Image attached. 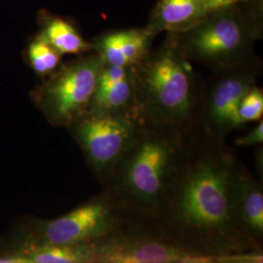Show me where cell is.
<instances>
[{"label":"cell","mask_w":263,"mask_h":263,"mask_svg":"<svg viewBox=\"0 0 263 263\" xmlns=\"http://www.w3.org/2000/svg\"><path fill=\"white\" fill-rule=\"evenodd\" d=\"M204 1L211 11L220 9L226 6H229L235 2H238L236 0H204Z\"/></svg>","instance_id":"obj_19"},{"label":"cell","mask_w":263,"mask_h":263,"mask_svg":"<svg viewBox=\"0 0 263 263\" xmlns=\"http://www.w3.org/2000/svg\"><path fill=\"white\" fill-rule=\"evenodd\" d=\"M245 167L226 140L195 127L159 207L145 219L175 244L213 263L262 251L236 226L234 201Z\"/></svg>","instance_id":"obj_1"},{"label":"cell","mask_w":263,"mask_h":263,"mask_svg":"<svg viewBox=\"0 0 263 263\" xmlns=\"http://www.w3.org/2000/svg\"><path fill=\"white\" fill-rule=\"evenodd\" d=\"M156 37L146 27L108 29L91 39L92 52L104 64L115 66H136L151 53Z\"/></svg>","instance_id":"obj_10"},{"label":"cell","mask_w":263,"mask_h":263,"mask_svg":"<svg viewBox=\"0 0 263 263\" xmlns=\"http://www.w3.org/2000/svg\"><path fill=\"white\" fill-rule=\"evenodd\" d=\"M236 1H247V0H236Z\"/></svg>","instance_id":"obj_20"},{"label":"cell","mask_w":263,"mask_h":263,"mask_svg":"<svg viewBox=\"0 0 263 263\" xmlns=\"http://www.w3.org/2000/svg\"><path fill=\"white\" fill-rule=\"evenodd\" d=\"M62 55L36 33L28 42L26 58L33 72L41 78L52 74L62 64Z\"/></svg>","instance_id":"obj_16"},{"label":"cell","mask_w":263,"mask_h":263,"mask_svg":"<svg viewBox=\"0 0 263 263\" xmlns=\"http://www.w3.org/2000/svg\"><path fill=\"white\" fill-rule=\"evenodd\" d=\"M126 213L109 191L97 195L63 216L29 223L21 244L78 245L93 242L113 231Z\"/></svg>","instance_id":"obj_7"},{"label":"cell","mask_w":263,"mask_h":263,"mask_svg":"<svg viewBox=\"0 0 263 263\" xmlns=\"http://www.w3.org/2000/svg\"><path fill=\"white\" fill-rule=\"evenodd\" d=\"M236 226L245 239L257 250L263 246V184L245 167L234 201Z\"/></svg>","instance_id":"obj_12"},{"label":"cell","mask_w":263,"mask_h":263,"mask_svg":"<svg viewBox=\"0 0 263 263\" xmlns=\"http://www.w3.org/2000/svg\"><path fill=\"white\" fill-rule=\"evenodd\" d=\"M262 141L263 121L260 120L253 131L236 139L235 144L238 146H253L256 144H261Z\"/></svg>","instance_id":"obj_18"},{"label":"cell","mask_w":263,"mask_h":263,"mask_svg":"<svg viewBox=\"0 0 263 263\" xmlns=\"http://www.w3.org/2000/svg\"><path fill=\"white\" fill-rule=\"evenodd\" d=\"M212 12L204 0H157L146 28L156 36L192 27Z\"/></svg>","instance_id":"obj_13"},{"label":"cell","mask_w":263,"mask_h":263,"mask_svg":"<svg viewBox=\"0 0 263 263\" xmlns=\"http://www.w3.org/2000/svg\"><path fill=\"white\" fill-rule=\"evenodd\" d=\"M104 65L94 52L62 63L31 92V100L55 127L68 128L89 108Z\"/></svg>","instance_id":"obj_5"},{"label":"cell","mask_w":263,"mask_h":263,"mask_svg":"<svg viewBox=\"0 0 263 263\" xmlns=\"http://www.w3.org/2000/svg\"><path fill=\"white\" fill-rule=\"evenodd\" d=\"M262 74L260 59L243 66L212 71L203 80L198 108L200 130L217 139L227 137L244 126L238 114L239 104L246 93Z\"/></svg>","instance_id":"obj_8"},{"label":"cell","mask_w":263,"mask_h":263,"mask_svg":"<svg viewBox=\"0 0 263 263\" xmlns=\"http://www.w3.org/2000/svg\"><path fill=\"white\" fill-rule=\"evenodd\" d=\"M94 263L92 242L78 245L20 244L0 263Z\"/></svg>","instance_id":"obj_14"},{"label":"cell","mask_w":263,"mask_h":263,"mask_svg":"<svg viewBox=\"0 0 263 263\" xmlns=\"http://www.w3.org/2000/svg\"><path fill=\"white\" fill-rule=\"evenodd\" d=\"M134 116L141 123L190 131L197 125L203 80L167 39L135 66Z\"/></svg>","instance_id":"obj_3"},{"label":"cell","mask_w":263,"mask_h":263,"mask_svg":"<svg viewBox=\"0 0 263 263\" xmlns=\"http://www.w3.org/2000/svg\"><path fill=\"white\" fill-rule=\"evenodd\" d=\"M262 35L263 0H247L212 11L166 39L189 62L216 71L258 60L254 44Z\"/></svg>","instance_id":"obj_4"},{"label":"cell","mask_w":263,"mask_h":263,"mask_svg":"<svg viewBox=\"0 0 263 263\" xmlns=\"http://www.w3.org/2000/svg\"><path fill=\"white\" fill-rule=\"evenodd\" d=\"M238 114L243 125L261 120L263 114V91L261 88L254 85L246 93L239 104Z\"/></svg>","instance_id":"obj_17"},{"label":"cell","mask_w":263,"mask_h":263,"mask_svg":"<svg viewBox=\"0 0 263 263\" xmlns=\"http://www.w3.org/2000/svg\"><path fill=\"white\" fill-rule=\"evenodd\" d=\"M92 246L94 263H213L175 244L147 219L127 214Z\"/></svg>","instance_id":"obj_6"},{"label":"cell","mask_w":263,"mask_h":263,"mask_svg":"<svg viewBox=\"0 0 263 263\" xmlns=\"http://www.w3.org/2000/svg\"><path fill=\"white\" fill-rule=\"evenodd\" d=\"M140 127L141 122L132 115L86 111L67 129L96 177L105 185Z\"/></svg>","instance_id":"obj_9"},{"label":"cell","mask_w":263,"mask_h":263,"mask_svg":"<svg viewBox=\"0 0 263 263\" xmlns=\"http://www.w3.org/2000/svg\"><path fill=\"white\" fill-rule=\"evenodd\" d=\"M135 103V66H115L104 64L87 111L134 116Z\"/></svg>","instance_id":"obj_11"},{"label":"cell","mask_w":263,"mask_h":263,"mask_svg":"<svg viewBox=\"0 0 263 263\" xmlns=\"http://www.w3.org/2000/svg\"><path fill=\"white\" fill-rule=\"evenodd\" d=\"M37 25L38 34L62 56H80L92 52L90 42L71 20L41 9L38 12Z\"/></svg>","instance_id":"obj_15"},{"label":"cell","mask_w":263,"mask_h":263,"mask_svg":"<svg viewBox=\"0 0 263 263\" xmlns=\"http://www.w3.org/2000/svg\"><path fill=\"white\" fill-rule=\"evenodd\" d=\"M192 130L141 122L104 185L127 215L148 218L154 214L179 169Z\"/></svg>","instance_id":"obj_2"}]
</instances>
